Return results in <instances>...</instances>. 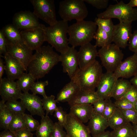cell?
<instances>
[{"label": "cell", "instance_id": "1", "mask_svg": "<svg viewBox=\"0 0 137 137\" xmlns=\"http://www.w3.org/2000/svg\"><path fill=\"white\" fill-rule=\"evenodd\" d=\"M49 45L36 50L28 65L27 71L37 80L44 77L60 62V55Z\"/></svg>", "mask_w": 137, "mask_h": 137}, {"label": "cell", "instance_id": "2", "mask_svg": "<svg viewBox=\"0 0 137 137\" xmlns=\"http://www.w3.org/2000/svg\"><path fill=\"white\" fill-rule=\"evenodd\" d=\"M69 26V43L75 47L90 42L96 31L97 25L92 21H76Z\"/></svg>", "mask_w": 137, "mask_h": 137}, {"label": "cell", "instance_id": "3", "mask_svg": "<svg viewBox=\"0 0 137 137\" xmlns=\"http://www.w3.org/2000/svg\"><path fill=\"white\" fill-rule=\"evenodd\" d=\"M68 27V22L62 20L53 25L45 27L46 41L61 54L66 52L70 47L67 36Z\"/></svg>", "mask_w": 137, "mask_h": 137}, {"label": "cell", "instance_id": "4", "mask_svg": "<svg viewBox=\"0 0 137 137\" xmlns=\"http://www.w3.org/2000/svg\"><path fill=\"white\" fill-rule=\"evenodd\" d=\"M102 66L96 60L85 68L79 69L72 80L83 91H95L103 74Z\"/></svg>", "mask_w": 137, "mask_h": 137}, {"label": "cell", "instance_id": "5", "mask_svg": "<svg viewBox=\"0 0 137 137\" xmlns=\"http://www.w3.org/2000/svg\"><path fill=\"white\" fill-rule=\"evenodd\" d=\"M58 13L62 20L68 22L84 20L88 12L83 0H64L59 3Z\"/></svg>", "mask_w": 137, "mask_h": 137}, {"label": "cell", "instance_id": "6", "mask_svg": "<svg viewBox=\"0 0 137 137\" xmlns=\"http://www.w3.org/2000/svg\"><path fill=\"white\" fill-rule=\"evenodd\" d=\"M97 16L101 19L116 18L119 22L132 23L137 20V9L131 7L121 1L115 4L110 5L105 11Z\"/></svg>", "mask_w": 137, "mask_h": 137}, {"label": "cell", "instance_id": "7", "mask_svg": "<svg viewBox=\"0 0 137 137\" xmlns=\"http://www.w3.org/2000/svg\"><path fill=\"white\" fill-rule=\"evenodd\" d=\"M98 56L107 72L113 73L122 61L124 55L120 48L115 44L101 47L98 51Z\"/></svg>", "mask_w": 137, "mask_h": 137}, {"label": "cell", "instance_id": "8", "mask_svg": "<svg viewBox=\"0 0 137 137\" xmlns=\"http://www.w3.org/2000/svg\"><path fill=\"white\" fill-rule=\"evenodd\" d=\"M34 11L33 12L38 19L43 20L49 26L57 22L54 1L53 0H30Z\"/></svg>", "mask_w": 137, "mask_h": 137}, {"label": "cell", "instance_id": "9", "mask_svg": "<svg viewBox=\"0 0 137 137\" xmlns=\"http://www.w3.org/2000/svg\"><path fill=\"white\" fill-rule=\"evenodd\" d=\"M45 26L41 24L38 27L21 30L20 31L24 43L32 50H36L39 48L44 42L46 41Z\"/></svg>", "mask_w": 137, "mask_h": 137}, {"label": "cell", "instance_id": "10", "mask_svg": "<svg viewBox=\"0 0 137 137\" xmlns=\"http://www.w3.org/2000/svg\"><path fill=\"white\" fill-rule=\"evenodd\" d=\"M60 62L63 72L67 73L71 80L72 79L79 69L78 51L75 47H70L66 52L61 54Z\"/></svg>", "mask_w": 137, "mask_h": 137}, {"label": "cell", "instance_id": "11", "mask_svg": "<svg viewBox=\"0 0 137 137\" xmlns=\"http://www.w3.org/2000/svg\"><path fill=\"white\" fill-rule=\"evenodd\" d=\"M7 51L20 62L27 73L28 65L33 55L32 50L24 43L14 44L8 42Z\"/></svg>", "mask_w": 137, "mask_h": 137}, {"label": "cell", "instance_id": "12", "mask_svg": "<svg viewBox=\"0 0 137 137\" xmlns=\"http://www.w3.org/2000/svg\"><path fill=\"white\" fill-rule=\"evenodd\" d=\"M13 24L19 30L33 29L39 27L41 24L38 18L29 11H21L15 13L13 18Z\"/></svg>", "mask_w": 137, "mask_h": 137}, {"label": "cell", "instance_id": "13", "mask_svg": "<svg viewBox=\"0 0 137 137\" xmlns=\"http://www.w3.org/2000/svg\"><path fill=\"white\" fill-rule=\"evenodd\" d=\"M63 127L67 137H91L87 126L69 113Z\"/></svg>", "mask_w": 137, "mask_h": 137}, {"label": "cell", "instance_id": "14", "mask_svg": "<svg viewBox=\"0 0 137 137\" xmlns=\"http://www.w3.org/2000/svg\"><path fill=\"white\" fill-rule=\"evenodd\" d=\"M131 23L119 22L115 25L112 42L120 48H125L128 45V42L132 34Z\"/></svg>", "mask_w": 137, "mask_h": 137}, {"label": "cell", "instance_id": "15", "mask_svg": "<svg viewBox=\"0 0 137 137\" xmlns=\"http://www.w3.org/2000/svg\"><path fill=\"white\" fill-rule=\"evenodd\" d=\"M22 94L18 83L7 78L0 80V95L5 101L20 99Z\"/></svg>", "mask_w": 137, "mask_h": 137}, {"label": "cell", "instance_id": "16", "mask_svg": "<svg viewBox=\"0 0 137 137\" xmlns=\"http://www.w3.org/2000/svg\"><path fill=\"white\" fill-rule=\"evenodd\" d=\"M117 79L113 73L106 72L103 74L97 87V90L96 91L99 98L110 99Z\"/></svg>", "mask_w": 137, "mask_h": 137}, {"label": "cell", "instance_id": "17", "mask_svg": "<svg viewBox=\"0 0 137 137\" xmlns=\"http://www.w3.org/2000/svg\"><path fill=\"white\" fill-rule=\"evenodd\" d=\"M95 45L89 42L80 46L78 52L79 67L83 69L94 62L98 56V53Z\"/></svg>", "mask_w": 137, "mask_h": 137}, {"label": "cell", "instance_id": "18", "mask_svg": "<svg viewBox=\"0 0 137 137\" xmlns=\"http://www.w3.org/2000/svg\"><path fill=\"white\" fill-rule=\"evenodd\" d=\"M117 79L128 78L137 73V56L134 54L122 61L113 73Z\"/></svg>", "mask_w": 137, "mask_h": 137}, {"label": "cell", "instance_id": "19", "mask_svg": "<svg viewBox=\"0 0 137 137\" xmlns=\"http://www.w3.org/2000/svg\"><path fill=\"white\" fill-rule=\"evenodd\" d=\"M26 109L32 115H37L41 117L45 114L41 99L38 96L27 93H22L20 99Z\"/></svg>", "mask_w": 137, "mask_h": 137}, {"label": "cell", "instance_id": "20", "mask_svg": "<svg viewBox=\"0 0 137 137\" xmlns=\"http://www.w3.org/2000/svg\"><path fill=\"white\" fill-rule=\"evenodd\" d=\"M5 71L8 79L14 80L18 79L24 73V69L20 62L7 52L4 55Z\"/></svg>", "mask_w": 137, "mask_h": 137}, {"label": "cell", "instance_id": "21", "mask_svg": "<svg viewBox=\"0 0 137 137\" xmlns=\"http://www.w3.org/2000/svg\"><path fill=\"white\" fill-rule=\"evenodd\" d=\"M92 104H76L70 106L69 113L83 123L87 122L94 113Z\"/></svg>", "mask_w": 137, "mask_h": 137}, {"label": "cell", "instance_id": "22", "mask_svg": "<svg viewBox=\"0 0 137 137\" xmlns=\"http://www.w3.org/2000/svg\"><path fill=\"white\" fill-rule=\"evenodd\" d=\"M87 126L92 136L105 131L109 126L108 121L102 115L94 113Z\"/></svg>", "mask_w": 137, "mask_h": 137}, {"label": "cell", "instance_id": "23", "mask_svg": "<svg viewBox=\"0 0 137 137\" xmlns=\"http://www.w3.org/2000/svg\"><path fill=\"white\" fill-rule=\"evenodd\" d=\"M95 91L80 90L76 96L68 102L71 106L76 104H92L99 99Z\"/></svg>", "mask_w": 137, "mask_h": 137}, {"label": "cell", "instance_id": "24", "mask_svg": "<svg viewBox=\"0 0 137 137\" xmlns=\"http://www.w3.org/2000/svg\"><path fill=\"white\" fill-rule=\"evenodd\" d=\"M79 86L73 80L66 84L58 94L56 99L59 102H68L80 90Z\"/></svg>", "mask_w": 137, "mask_h": 137}, {"label": "cell", "instance_id": "25", "mask_svg": "<svg viewBox=\"0 0 137 137\" xmlns=\"http://www.w3.org/2000/svg\"><path fill=\"white\" fill-rule=\"evenodd\" d=\"M8 42L14 44L24 43L20 31L13 24H9L1 29Z\"/></svg>", "mask_w": 137, "mask_h": 137}, {"label": "cell", "instance_id": "26", "mask_svg": "<svg viewBox=\"0 0 137 137\" xmlns=\"http://www.w3.org/2000/svg\"><path fill=\"white\" fill-rule=\"evenodd\" d=\"M41 118L40 125L36 131L37 137H50L53 130L54 123L47 115Z\"/></svg>", "mask_w": 137, "mask_h": 137}, {"label": "cell", "instance_id": "27", "mask_svg": "<svg viewBox=\"0 0 137 137\" xmlns=\"http://www.w3.org/2000/svg\"><path fill=\"white\" fill-rule=\"evenodd\" d=\"M132 84L128 80L118 79L117 80L113 89L111 97L115 100L122 98L129 89Z\"/></svg>", "mask_w": 137, "mask_h": 137}, {"label": "cell", "instance_id": "28", "mask_svg": "<svg viewBox=\"0 0 137 137\" xmlns=\"http://www.w3.org/2000/svg\"><path fill=\"white\" fill-rule=\"evenodd\" d=\"M5 102L2 100L0 101V127L5 130H8L14 115L6 107Z\"/></svg>", "mask_w": 137, "mask_h": 137}, {"label": "cell", "instance_id": "29", "mask_svg": "<svg viewBox=\"0 0 137 137\" xmlns=\"http://www.w3.org/2000/svg\"><path fill=\"white\" fill-rule=\"evenodd\" d=\"M108 121L109 126L113 130L118 128L129 122L117 108H116Z\"/></svg>", "mask_w": 137, "mask_h": 137}, {"label": "cell", "instance_id": "30", "mask_svg": "<svg viewBox=\"0 0 137 137\" xmlns=\"http://www.w3.org/2000/svg\"><path fill=\"white\" fill-rule=\"evenodd\" d=\"M96 40L95 46L102 47L110 44L112 42V37L106 32L98 28L94 36Z\"/></svg>", "mask_w": 137, "mask_h": 137}, {"label": "cell", "instance_id": "31", "mask_svg": "<svg viewBox=\"0 0 137 137\" xmlns=\"http://www.w3.org/2000/svg\"><path fill=\"white\" fill-rule=\"evenodd\" d=\"M36 79L30 73H24L16 82L21 90L26 93L28 92Z\"/></svg>", "mask_w": 137, "mask_h": 137}, {"label": "cell", "instance_id": "32", "mask_svg": "<svg viewBox=\"0 0 137 137\" xmlns=\"http://www.w3.org/2000/svg\"><path fill=\"white\" fill-rule=\"evenodd\" d=\"M24 114H14L13 117L9 126L8 130L14 132L27 128L23 117Z\"/></svg>", "mask_w": 137, "mask_h": 137}, {"label": "cell", "instance_id": "33", "mask_svg": "<svg viewBox=\"0 0 137 137\" xmlns=\"http://www.w3.org/2000/svg\"><path fill=\"white\" fill-rule=\"evenodd\" d=\"M55 98V96L51 95L41 99L43 108L46 111V115H48L49 114L52 115L58 108L56 104L58 102Z\"/></svg>", "mask_w": 137, "mask_h": 137}, {"label": "cell", "instance_id": "34", "mask_svg": "<svg viewBox=\"0 0 137 137\" xmlns=\"http://www.w3.org/2000/svg\"><path fill=\"white\" fill-rule=\"evenodd\" d=\"M111 137H133V126L128 122L111 132Z\"/></svg>", "mask_w": 137, "mask_h": 137}, {"label": "cell", "instance_id": "35", "mask_svg": "<svg viewBox=\"0 0 137 137\" xmlns=\"http://www.w3.org/2000/svg\"><path fill=\"white\" fill-rule=\"evenodd\" d=\"M94 22L98 28L105 31L112 37L115 25L113 24L111 19H101L97 17L95 19Z\"/></svg>", "mask_w": 137, "mask_h": 137}, {"label": "cell", "instance_id": "36", "mask_svg": "<svg viewBox=\"0 0 137 137\" xmlns=\"http://www.w3.org/2000/svg\"><path fill=\"white\" fill-rule=\"evenodd\" d=\"M48 84V82L47 80L35 82L31 87L30 90L33 94H39L42 95L43 97H46L47 96L46 94L45 88Z\"/></svg>", "mask_w": 137, "mask_h": 137}, {"label": "cell", "instance_id": "37", "mask_svg": "<svg viewBox=\"0 0 137 137\" xmlns=\"http://www.w3.org/2000/svg\"><path fill=\"white\" fill-rule=\"evenodd\" d=\"M6 107L14 114L25 113L26 109L21 101L13 100L7 101Z\"/></svg>", "mask_w": 137, "mask_h": 137}, {"label": "cell", "instance_id": "38", "mask_svg": "<svg viewBox=\"0 0 137 137\" xmlns=\"http://www.w3.org/2000/svg\"><path fill=\"white\" fill-rule=\"evenodd\" d=\"M23 117L27 129L31 132L36 131L40 125L39 122L34 119L31 115L24 113Z\"/></svg>", "mask_w": 137, "mask_h": 137}, {"label": "cell", "instance_id": "39", "mask_svg": "<svg viewBox=\"0 0 137 137\" xmlns=\"http://www.w3.org/2000/svg\"><path fill=\"white\" fill-rule=\"evenodd\" d=\"M108 99L99 98L94 103V113L102 116Z\"/></svg>", "mask_w": 137, "mask_h": 137}, {"label": "cell", "instance_id": "40", "mask_svg": "<svg viewBox=\"0 0 137 137\" xmlns=\"http://www.w3.org/2000/svg\"><path fill=\"white\" fill-rule=\"evenodd\" d=\"M114 103L116 108L119 109L134 110V105L124 98H121L116 100Z\"/></svg>", "mask_w": 137, "mask_h": 137}, {"label": "cell", "instance_id": "41", "mask_svg": "<svg viewBox=\"0 0 137 137\" xmlns=\"http://www.w3.org/2000/svg\"><path fill=\"white\" fill-rule=\"evenodd\" d=\"M119 109L128 122L131 123L132 124H136L137 112L135 110Z\"/></svg>", "mask_w": 137, "mask_h": 137}, {"label": "cell", "instance_id": "42", "mask_svg": "<svg viewBox=\"0 0 137 137\" xmlns=\"http://www.w3.org/2000/svg\"><path fill=\"white\" fill-rule=\"evenodd\" d=\"M114 104L110 99H108L102 116L108 120L114 113L116 108Z\"/></svg>", "mask_w": 137, "mask_h": 137}, {"label": "cell", "instance_id": "43", "mask_svg": "<svg viewBox=\"0 0 137 137\" xmlns=\"http://www.w3.org/2000/svg\"><path fill=\"white\" fill-rule=\"evenodd\" d=\"M67 114L61 107H58L54 111V116L57 119L58 122L63 127L66 120Z\"/></svg>", "mask_w": 137, "mask_h": 137}, {"label": "cell", "instance_id": "44", "mask_svg": "<svg viewBox=\"0 0 137 137\" xmlns=\"http://www.w3.org/2000/svg\"><path fill=\"white\" fill-rule=\"evenodd\" d=\"M63 128L58 122L55 123L50 137H67L66 133L64 130Z\"/></svg>", "mask_w": 137, "mask_h": 137}, {"label": "cell", "instance_id": "45", "mask_svg": "<svg viewBox=\"0 0 137 137\" xmlns=\"http://www.w3.org/2000/svg\"><path fill=\"white\" fill-rule=\"evenodd\" d=\"M127 100L133 105L137 100V89L132 85L122 98Z\"/></svg>", "mask_w": 137, "mask_h": 137}, {"label": "cell", "instance_id": "46", "mask_svg": "<svg viewBox=\"0 0 137 137\" xmlns=\"http://www.w3.org/2000/svg\"><path fill=\"white\" fill-rule=\"evenodd\" d=\"M88 4L98 9L107 8L109 1L108 0H83Z\"/></svg>", "mask_w": 137, "mask_h": 137}, {"label": "cell", "instance_id": "47", "mask_svg": "<svg viewBox=\"0 0 137 137\" xmlns=\"http://www.w3.org/2000/svg\"><path fill=\"white\" fill-rule=\"evenodd\" d=\"M129 48L134 53H137V30L132 33L129 39Z\"/></svg>", "mask_w": 137, "mask_h": 137}, {"label": "cell", "instance_id": "48", "mask_svg": "<svg viewBox=\"0 0 137 137\" xmlns=\"http://www.w3.org/2000/svg\"><path fill=\"white\" fill-rule=\"evenodd\" d=\"M8 41L2 30H0V55L6 53Z\"/></svg>", "mask_w": 137, "mask_h": 137}, {"label": "cell", "instance_id": "49", "mask_svg": "<svg viewBox=\"0 0 137 137\" xmlns=\"http://www.w3.org/2000/svg\"><path fill=\"white\" fill-rule=\"evenodd\" d=\"M15 137H33V134L27 128L13 132Z\"/></svg>", "mask_w": 137, "mask_h": 137}, {"label": "cell", "instance_id": "50", "mask_svg": "<svg viewBox=\"0 0 137 137\" xmlns=\"http://www.w3.org/2000/svg\"><path fill=\"white\" fill-rule=\"evenodd\" d=\"M0 137H15L13 132L9 130H5L0 133Z\"/></svg>", "mask_w": 137, "mask_h": 137}, {"label": "cell", "instance_id": "51", "mask_svg": "<svg viewBox=\"0 0 137 137\" xmlns=\"http://www.w3.org/2000/svg\"><path fill=\"white\" fill-rule=\"evenodd\" d=\"M5 62L2 59L1 57L0 58V80L2 79V77L5 71Z\"/></svg>", "mask_w": 137, "mask_h": 137}, {"label": "cell", "instance_id": "52", "mask_svg": "<svg viewBox=\"0 0 137 137\" xmlns=\"http://www.w3.org/2000/svg\"><path fill=\"white\" fill-rule=\"evenodd\" d=\"M92 137H111V132L109 131H105Z\"/></svg>", "mask_w": 137, "mask_h": 137}, {"label": "cell", "instance_id": "53", "mask_svg": "<svg viewBox=\"0 0 137 137\" xmlns=\"http://www.w3.org/2000/svg\"><path fill=\"white\" fill-rule=\"evenodd\" d=\"M132 85L137 89V73L130 81Z\"/></svg>", "mask_w": 137, "mask_h": 137}, {"label": "cell", "instance_id": "54", "mask_svg": "<svg viewBox=\"0 0 137 137\" xmlns=\"http://www.w3.org/2000/svg\"><path fill=\"white\" fill-rule=\"evenodd\" d=\"M133 137H137V124H133Z\"/></svg>", "mask_w": 137, "mask_h": 137}, {"label": "cell", "instance_id": "55", "mask_svg": "<svg viewBox=\"0 0 137 137\" xmlns=\"http://www.w3.org/2000/svg\"><path fill=\"white\" fill-rule=\"evenodd\" d=\"M128 4L132 7L137 6V0H131Z\"/></svg>", "mask_w": 137, "mask_h": 137}, {"label": "cell", "instance_id": "56", "mask_svg": "<svg viewBox=\"0 0 137 137\" xmlns=\"http://www.w3.org/2000/svg\"><path fill=\"white\" fill-rule=\"evenodd\" d=\"M134 110L137 112V100L134 105Z\"/></svg>", "mask_w": 137, "mask_h": 137}, {"label": "cell", "instance_id": "57", "mask_svg": "<svg viewBox=\"0 0 137 137\" xmlns=\"http://www.w3.org/2000/svg\"><path fill=\"white\" fill-rule=\"evenodd\" d=\"M137 56V53H134Z\"/></svg>", "mask_w": 137, "mask_h": 137}, {"label": "cell", "instance_id": "58", "mask_svg": "<svg viewBox=\"0 0 137 137\" xmlns=\"http://www.w3.org/2000/svg\"><path fill=\"white\" fill-rule=\"evenodd\" d=\"M136 124H137V123H136Z\"/></svg>", "mask_w": 137, "mask_h": 137}]
</instances>
